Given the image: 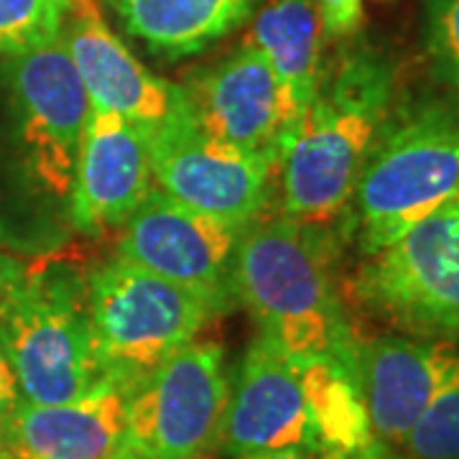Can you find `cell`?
Masks as SVG:
<instances>
[{
    "label": "cell",
    "mask_w": 459,
    "mask_h": 459,
    "mask_svg": "<svg viewBox=\"0 0 459 459\" xmlns=\"http://www.w3.org/2000/svg\"><path fill=\"white\" fill-rule=\"evenodd\" d=\"M322 41L316 0H271L253 23L250 44L265 54L301 117L322 74Z\"/></svg>",
    "instance_id": "cell-18"
},
{
    "label": "cell",
    "mask_w": 459,
    "mask_h": 459,
    "mask_svg": "<svg viewBox=\"0 0 459 459\" xmlns=\"http://www.w3.org/2000/svg\"><path fill=\"white\" fill-rule=\"evenodd\" d=\"M153 186L151 148L141 126L90 105L69 192V220L84 235L123 228Z\"/></svg>",
    "instance_id": "cell-15"
},
{
    "label": "cell",
    "mask_w": 459,
    "mask_h": 459,
    "mask_svg": "<svg viewBox=\"0 0 459 459\" xmlns=\"http://www.w3.org/2000/svg\"><path fill=\"white\" fill-rule=\"evenodd\" d=\"M74 0H0V59L41 49L65 31Z\"/></svg>",
    "instance_id": "cell-19"
},
{
    "label": "cell",
    "mask_w": 459,
    "mask_h": 459,
    "mask_svg": "<svg viewBox=\"0 0 459 459\" xmlns=\"http://www.w3.org/2000/svg\"><path fill=\"white\" fill-rule=\"evenodd\" d=\"M459 189V95L394 108L362 166L344 220L360 258L395 243Z\"/></svg>",
    "instance_id": "cell-3"
},
{
    "label": "cell",
    "mask_w": 459,
    "mask_h": 459,
    "mask_svg": "<svg viewBox=\"0 0 459 459\" xmlns=\"http://www.w3.org/2000/svg\"><path fill=\"white\" fill-rule=\"evenodd\" d=\"M0 459H11V457H5V455H0Z\"/></svg>",
    "instance_id": "cell-25"
},
{
    "label": "cell",
    "mask_w": 459,
    "mask_h": 459,
    "mask_svg": "<svg viewBox=\"0 0 459 459\" xmlns=\"http://www.w3.org/2000/svg\"><path fill=\"white\" fill-rule=\"evenodd\" d=\"M0 344L26 403H72L105 380L87 316V276L69 265L23 268L0 255Z\"/></svg>",
    "instance_id": "cell-4"
},
{
    "label": "cell",
    "mask_w": 459,
    "mask_h": 459,
    "mask_svg": "<svg viewBox=\"0 0 459 459\" xmlns=\"http://www.w3.org/2000/svg\"><path fill=\"white\" fill-rule=\"evenodd\" d=\"M62 39L92 108L123 115L146 133L186 113L181 84L148 72L110 31L95 0L72 3Z\"/></svg>",
    "instance_id": "cell-14"
},
{
    "label": "cell",
    "mask_w": 459,
    "mask_h": 459,
    "mask_svg": "<svg viewBox=\"0 0 459 459\" xmlns=\"http://www.w3.org/2000/svg\"><path fill=\"white\" fill-rule=\"evenodd\" d=\"M87 316L100 373L128 395L214 314L192 291L115 255L87 273Z\"/></svg>",
    "instance_id": "cell-5"
},
{
    "label": "cell",
    "mask_w": 459,
    "mask_h": 459,
    "mask_svg": "<svg viewBox=\"0 0 459 459\" xmlns=\"http://www.w3.org/2000/svg\"><path fill=\"white\" fill-rule=\"evenodd\" d=\"M0 100L18 169L36 195L69 202L90 98L59 36L0 65Z\"/></svg>",
    "instance_id": "cell-7"
},
{
    "label": "cell",
    "mask_w": 459,
    "mask_h": 459,
    "mask_svg": "<svg viewBox=\"0 0 459 459\" xmlns=\"http://www.w3.org/2000/svg\"><path fill=\"white\" fill-rule=\"evenodd\" d=\"M243 230L195 212L151 186L126 220L115 255L192 291L217 316L235 307L232 263Z\"/></svg>",
    "instance_id": "cell-11"
},
{
    "label": "cell",
    "mask_w": 459,
    "mask_h": 459,
    "mask_svg": "<svg viewBox=\"0 0 459 459\" xmlns=\"http://www.w3.org/2000/svg\"><path fill=\"white\" fill-rule=\"evenodd\" d=\"M199 131L225 146L281 164L301 131L296 113L271 62L250 41L230 56L195 72L181 84Z\"/></svg>",
    "instance_id": "cell-10"
},
{
    "label": "cell",
    "mask_w": 459,
    "mask_h": 459,
    "mask_svg": "<svg viewBox=\"0 0 459 459\" xmlns=\"http://www.w3.org/2000/svg\"><path fill=\"white\" fill-rule=\"evenodd\" d=\"M243 459H322L309 452H296V449H286V452H265V455H253V457Z\"/></svg>",
    "instance_id": "cell-24"
},
{
    "label": "cell",
    "mask_w": 459,
    "mask_h": 459,
    "mask_svg": "<svg viewBox=\"0 0 459 459\" xmlns=\"http://www.w3.org/2000/svg\"><path fill=\"white\" fill-rule=\"evenodd\" d=\"M220 449L232 459L286 449L316 455L299 370L263 337L250 342L230 380Z\"/></svg>",
    "instance_id": "cell-12"
},
{
    "label": "cell",
    "mask_w": 459,
    "mask_h": 459,
    "mask_svg": "<svg viewBox=\"0 0 459 459\" xmlns=\"http://www.w3.org/2000/svg\"><path fill=\"white\" fill-rule=\"evenodd\" d=\"M21 401L23 398H21V391H18L16 373H13L11 360H8V355H5V350L0 344V434H3L5 424L11 421L13 411L21 406Z\"/></svg>",
    "instance_id": "cell-23"
},
{
    "label": "cell",
    "mask_w": 459,
    "mask_h": 459,
    "mask_svg": "<svg viewBox=\"0 0 459 459\" xmlns=\"http://www.w3.org/2000/svg\"><path fill=\"white\" fill-rule=\"evenodd\" d=\"M146 135L153 186L184 207L247 228L271 204L279 169L261 156L204 135L195 126L189 108Z\"/></svg>",
    "instance_id": "cell-9"
},
{
    "label": "cell",
    "mask_w": 459,
    "mask_h": 459,
    "mask_svg": "<svg viewBox=\"0 0 459 459\" xmlns=\"http://www.w3.org/2000/svg\"><path fill=\"white\" fill-rule=\"evenodd\" d=\"M403 459H459V373L429 403L401 446Z\"/></svg>",
    "instance_id": "cell-20"
},
{
    "label": "cell",
    "mask_w": 459,
    "mask_h": 459,
    "mask_svg": "<svg viewBox=\"0 0 459 459\" xmlns=\"http://www.w3.org/2000/svg\"><path fill=\"white\" fill-rule=\"evenodd\" d=\"M322 39L340 41L360 31L362 0H316Z\"/></svg>",
    "instance_id": "cell-22"
},
{
    "label": "cell",
    "mask_w": 459,
    "mask_h": 459,
    "mask_svg": "<svg viewBox=\"0 0 459 459\" xmlns=\"http://www.w3.org/2000/svg\"><path fill=\"white\" fill-rule=\"evenodd\" d=\"M126 437V394L102 380L72 403L36 406L21 401L0 434L11 459H120Z\"/></svg>",
    "instance_id": "cell-16"
},
{
    "label": "cell",
    "mask_w": 459,
    "mask_h": 459,
    "mask_svg": "<svg viewBox=\"0 0 459 459\" xmlns=\"http://www.w3.org/2000/svg\"><path fill=\"white\" fill-rule=\"evenodd\" d=\"M105 3H108V0H105Z\"/></svg>",
    "instance_id": "cell-26"
},
{
    "label": "cell",
    "mask_w": 459,
    "mask_h": 459,
    "mask_svg": "<svg viewBox=\"0 0 459 459\" xmlns=\"http://www.w3.org/2000/svg\"><path fill=\"white\" fill-rule=\"evenodd\" d=\"M459 373V340L383 334L358 342V377L377 442L401 452L413 424Z\"/></svg>",
    "instance_id": "cell-13"
},
{
    "label": "cell",
    "mask_w": 459,
    "mask_h": 459,
    "mask_svg": "<svg viewBox=\"0 0 459 459\" xmlns=\"http://www.w3.org/2000/svg\"><path fill=\"white\" fill-rule=\"evenodd\" d=\"M424 44L434 77L459 95V0H429Z\"/></svg>",
    "instance_id": "cell-21"
},
{
    "label": "cell",
    "mask_w": 459,
    "mask_h": 459,
    "mask_svg": "<svg viewBox=\"0 0 459 459\" xmlns=\"http://www.w3.org/2000/svg\"><path fill=\"white\" fill-rule=\"evenodd\" d=\"M230 377L217 342H189L126 395L120 459H210L220 449Z\"/></svg>",
    "instance_id": "cell-8"
},
{
    "label": "cell",
    "mask_w": 459,
    "mask_h": 459,
    "mask_svg": "<svg viewBox=\"0 0 459 459\" xmlns=\"http://www.w3.org/2000/svg\"><path fill=\"white\" fill-rule=\"evenodd\" d=\"M133 39L164 59L199 54L246 21L261 0H108Z\"/></svg>",
    "instance_id": "cell-17"
},
{
    "label": "cell",
    "mask_w": 459,
    "mask_h": 459,
    "mask_svg": "<svg viewBox=\"0 0 459 459\" xmlns=\"http://www.w3.org/2000/svg\"><path fill=\"white\" fill-rule=\"evenodd\" d=\"M232 294L258 337L291 362H358L360 337L332 279V235L283 214L250 222L235 250Z\"/></svg>",
    "instance_id": "cell-2"
},
{
    "label": "cell",
    "mask_w": 459,
    "mask_h": 459,
    "mask_svg": "<svg viewBox=\"0 0 459 459\" xmlns=\"http://www.w3.org/2000/svg\"><path fill=\"white\" fill-rule=\"evenodd\" d=\"M395 66L373 47H350L319 74L301 131L281 164V214L332 232L394 110Z\"/></svg>",
    "instance_id": "cell-1"
},
{
    "label": "cell",
    "mask_w": 459,
    "mask_h": 459,
    "mask_svg": "<svg viewBox=\"0 0 459 459\" xmlns=\"http://www.w3.org/2000/svg\"><path fill=\"white\" fill-rule=\"evenodd\" d=\"M362 312L401 334L459 340V189L347 281Z\"/></svg>",
    "instance_id": "cell-6"
}]
</instances>
